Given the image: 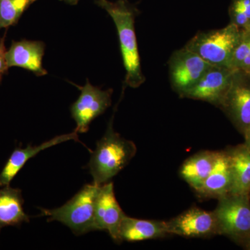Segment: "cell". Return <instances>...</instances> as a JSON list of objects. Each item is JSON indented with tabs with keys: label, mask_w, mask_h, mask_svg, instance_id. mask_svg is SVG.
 Instances as JSON below:
<instances>
[{
	"label": "cell",
	"mask_w": 250,
	"mask_h": 250,
	"mask_svg": "<svg viewBox=\"0 0 250 250\" xmlns=\"http://www.w3.org/2000/svg\"><path fill=\"white\" fill-rule=\"evenodd\" d=\"M95 3L108 13L116 25L123 65L126 70L125 85L138 88L146 82L135 31V19L139 14V10L127 0H118L114 2L108 0H95Z\"/></svg>",
	"instance_id": "6da1fadb"
},
{
	"label": "cell",
	"mask_w": 250,
	"mask_h": 250,
	"mask_svg": "<svg viewBox=\"0 0 250 250\" xmlns=\"http://www.w3.org/2000/svg\"><path fill=\"white\" fill-rule=\"evenodd\" d=\"M113 121L112 117L106 133L97 143L88 164L93 183L99 186L111 182L113 177L128 165L137 152L133 141L124 139L114 131Z\"/></svg>",
	"instance_id": "7a4b0ae2"
},
{
	"label": "cell",
	"mask_w": 250,
	"mask_h": 250,
	"mask_svg": "<svg viewBox=\"0 0 250 250\" xmlns=\"http://www.w3.org/2000/svg\"><path fill=\"white\" fill-rule=\"evenodd\" d=\"M245 32L229 22L221 29L199 31L184 47L196 53L210 65L231 67L233 53Z\"/></svg>",
	"instance_id": "3957f363"
},
{
	"label": "cell",
	"mask_w": 250,
	"mask_h": 250,
	"mask_svg": "<svg viewBox=\"0 0 250 250\" xmlns=\"http://www.w3.org/2000/svg\"><path fill=\"white\" fill-rule=\"evenodd\" d=\"M100 188L95 184H86L62 207L53 209L41 208L40 215L47 217V222H60L76 236L95 231V203Z\"/></svg>",
	"instance_id": "277c9868"
},
{
	"label": "cell",
	"mask_w": 250,
	"mask_h": 250,
	"mask_svg": "<svg viewBox=\"0 0 250 250\" xmlns=\"http://www.w3.org/2000/svg\"><path fill=\"white\" fill-rule=\"evenodd\" d=\"M218 200L213 213L218 235L239 245L250 234V196L229 194Z\"/></svg>",
	"instance_id": "5b68a950"
},
{
	"label": "cell",
	"mask_w": 250,
	"mask_h": 250,
	"mask_svg": "<svg viewBox=\"0 0 250 250\" xmlns=\"http://www.w3.org/2000/svg\"><path fill=\"white\" fill-rule=\"evenodd\" d=\"M220 109L242 135L250 127V72L235 70Z\"/></svg>",
	"instance_id": "8992f818"
},
{
	"label": "cell",
	"mask_w": 250,
	"mask_h": 250,
	"mask_svg": "<svg viewBox=\"0 0 250 250\" xmlns=\"http://www.w3.org/2000/svg\"><path fill=\"white\" fill-rule=\"evenodd\" d=\"M211 66L202 57L185 47L174 51L168 61L171 86L181 97L196 84Z\"/></svg>",
	"instance_id": "52a82bcc"
},
{
	"label": "cell",
	"mask_w": 250,
	"mask_h": 250,
	"mask_svg": "<svg viewBox=\"0 0 250 250\" xmlns=\"http://www.w3.org/2000/svg\"><path fill=\"white\" fill-rule=\"evenodd\" d=\"M76 86L81 94L72 104L70 112L77 125L75 131L83 134L89 130L90 123L111 106L113 90H102L92 85L88 80L83 86Z\"/></svg>",
	"instance_id": "ba28073f"
},
{
	"label": "cell",
	"mask_w": 250,
	"mask_h": 250,
	"mask_svg": "<svg viewBox=\"0 0 250 250\" xmlns=\"http://www.w3.org/2000/svg\"><path fill=\"white\" fill-rule=\"evenodd\" d=\"M234 71L231 67L211 65L196 84L180 98L200 100L220 108L229 89Z\"/></svg>",
	"instance_id": "9c48e42d"
},
{
	"label": "cell",
	"mask_w": 250,
	"mask_h": 250,
	"mask_svg": "<svg viewBox=\"0 0 250 250\" xmlns=\"http://www.w3.org/2000/svg\"><path fill=\"white\" fill-rule=\"evenodd\" d=\"M166 223L170 236L202 238L218 235V225L213 211L198 207L189 208Z\"/></svg>",
	"instance_id": "30bf717a"
},
{
	"label": "cell",
	"mask_w": 250,
	"mask_h": 250,
	"mask_svg": "<svg viewBox=\"0 0 250 250\" xmlns=\"http://www.w3.org/2000/svg\"><path fill=\"white\" fill-rule=\"evenodd\" d=\"M126 215L117 201L112 182L100 186L95 203L94 230L108 232L115 243H122L120 229Z\"/></svg>",
	"instance_id": "8fae6325"
},
{
	"label": "cell",
	"mask_w": 250,
	"mask_h": 250,
	"mask_svg": "<svg viewBox=\"0 0 250 250\" xmlns=\"http://www.w3.org/2000/svg\"><path fill=\"white\" fill-rule=\"evenodd\" d=\"M45 45L42 41L21 40L13 41L6 50V60L8 66L25 69L36 76H44L47 70L42 67Z\"/></svg>",
	"instance_id": "7c38bea8"
},
{
	"label": "cell",
	"mask_w": 250,
	"mask_h": 250,
	"mask_svg": "<svg viewBox=\"0 0 250 250\" xmlns=\"http://www.w3.org/2000/svg\"><path fill=\"white\" fill-rule=\"evenodd\" d=\"M69 141L80 142L78 133L74 131L70 134L60 135L42 143L39 146H32L29 145L25 148H16L0 172V187L9 186L18 172L27 164V161L37 155L41 151Z\"/></svg>",
	"instance_id": "4fadbf2b"
},
{
	"label": "cell",
	"mask_w": 250,
	"mask_h": 250,
	"mask_svg": "<svg viewBox=\"0 0 250 250\" xmlns=\"http://www.w3.org/2000/svg\"><path fill=\"white\" fill-rule=\"evenodd\" d=\"M231 172L228 152L217 151L213 169L196 193L200 198L219 199L230 193Z\"/></svg>",
	"instance_id": "5bb4252c"
},
{
	"label": "cell",
	"mask_w": 250,
	"mask_h": 250,
	"mask_svg": "<svg viewBox=\"0 0 250 250\" xmlns=\"http://www.w3.org/2000/svg\"><path fill=\"white\" fill-rule=\"evenodd\" d=\"M120 236L122 242L135 243L166 238L170 234L166 221L143 220L125 215L122 221Z\"/></svg>",
	"instance_id": "9a60e30c"
},
{
	"label": "cell",
	"mask_w": 250,
	"mask_h": 250,
	"mask_svg": "<svg viewBox=\"0 0 250 250\" xmlns=\"http://www.w3.org/2000/svg\"><path fill=\"white\" fill-rule=\"evenodd\" d=\"M231 172V195H250V150L246 145L227 148Z\"/></svg>",
	"instance_id": "2e32d148"
},
{
	"label": "cell",
	"mask_w": 250,
	"mask_h": 250,
	"mask_svg": "<svg viewBox=\"0 0 250 250\" xmlns=\"http://www.w3.org/2000/svg\"><path fill=\"white\" fill-rule=\"evenodd\" d=\"M217 151L197 152L184 161L179 169V175L195 192L200 190L213 169Z\"/></svg>",
	"instance_id": "e0dca14e"
},
{
	"label": "cell",
	"mask_w": 250,
	"mask_h": 250,
	"mask_svg": "<svg viewBox=\"0 0 250 250\" xmlns=\"http://www.w3.org/2000/svg\"><path fill=\"white\" fill-rule=\"evenodd\" d=\"M22 190L6 186L0 189V231L6 227H17L29 223L24 212Z\"/></svg>",
	"instance_id": "ac0fdd59"
},
{
	"label": "cell",
	"mask_w": 250,
	"mask_h": 250,
	"mask_svg": "<svg viewBox=\"0 0 250 250\" xmlns=\"http://www.w3.org/2000/svg\"><path fill=\"white\" fill-rule=\"evenodd\" d=\"M37 0H0V30L16 25L24 11Z\"/></svg>",
	"instance_id": "d6986e66"
},
{
	"label": "cell",
	"mask_w": 250,
	"mask_h": 250,
	"mask_svg": "<svg viewBox=\"0 0 250 250\" xmlns=\"http://www.w3.org/2000/svg\"><path fill=\"white\" fill-rule=\"evenodd\" d=\"M230 23L244 31H250V0H231L229 7Z\"/></svg>",
	"instance_id": "ffe728a7"
},
{
	"label": "cell",
	"mask_w": 250,
	"mask_h": 250,
	"mask_svg": "<svg viewBox=\"0 0 250 250\" xmlns=\"http://www.w3.org/2000/svg\"><path fill=\"white\" fill-rule=\"evenodd\" d=\"M231 68L250 72V31H246L233 53Z\"/></svg>",
	"instance_id": "44dd1931"
},
{
	"label": "cell",
	"mask_w": 250,
	"mask_h": 250,
	"mask_svg": "<svg viewBox=\"0 0 250 250\" xmlns=\"http://www.w3.org/2000/svg\"><path fill=\"white\" fill-rule=\"evenodd\" d=\"M5 38H6V34L0 40V81L9 68L6 60V49L5 47Z\"/></svg>",
	"instance_id": "7402d4cb"
},
{
	"label": "cell",
	"mask_w": 250,
	"mask_h": 250,
	"mask_svg": "<svg viewBox=\"0 0 250 250\" xmlns=\"http://www.w3.org/2000/svg\"><path fill=\"white\" fill-rule=\"evenodd\" d=\"M239 245L243 247L244 249L250 250V234L248 237H246L244 240H243L239 243Z\"/></svg>",
	"instance_id": "603a6c76"
},
{
	"label": "cell",
	"mask_w": 250,
	"mask_h": 250,
	"mask_svg": "<svg viewBox=\"0 0 250 250\" xmlns=\"http://www.w3.org/2000/svg\"><path fill=\"white\" fill-rule=\"evenodd\" d=\"M245 139V143L244 144L246 145L247 147L249 148L250 150V127L248 131H246V134L243 135Z\"/></svg>",
	"instance_id": "cb8c5ba5"
},
{
	"label": "cell",
	"mask_w": 250,
	"mask_h": 250,
	"mask_svg": "<svg viewBox=\"0 0 250 250\" xmlns=\"http://www.w3.org/2000/svg\"><path fill=\"white\" fill-rule=\"evenodd\" d=\"M62 1H65V2L70 5H76L78 4L80 0H62Z\"/></svg>",
	"instance_id": "d4e9b609"
},
{
	"label": "cell",
	"mask_w": 250,
	"mask_h": 250,
	"mask_svg": "<svg viewBox=\"0 0 250 250\" xmlns=\"http://www.w3.org/2000/svg\"></svg>",
	"instance_id": "484cf974"
}]
</instances>
